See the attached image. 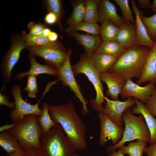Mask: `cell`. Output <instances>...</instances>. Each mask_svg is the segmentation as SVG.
<instances>
[{"instance_id":"obj_1","label":"cell","mask_w":156,"mask_h":156,"mask_svg":"<svg viewBox=\"0 0 156 156\" xmlns=\"http://www.w3.org/2000/svg\"><path fill=\"white\" fill-rule=\"evenodd\" d=\"M49 112L52 120L61 126L68 140L76 150H83L87 148L86 127L72 103L49 105Z\"/></svg>"},{"instance_id":"obj_2","label":"cell","mask_w":156,"mask_h":156,"mask_svg":"<svg viewBox=\"0 0 156 156\" xmlns=\"http://www.w3.org/2000/svg\"><path fill=\"white\" fill-rule=\"evenodd\" d=\"M151 48L134 44L127 48L107 71L127 80L141 77Z\"/></svg>"},{"instance_id":"obj_3","label":"cell","mask_w":156,"mask_h":156,"mask_svg":"<svg viewBox=\"0 0 156 156\" xmlns=\"http://www.w3.org/2000/svg\"><path fill=\"white\" fill-rule=\"evenodd\" d=\"M39 116L27 115L14 122V127L6 131L16 138L25 151L31 148L41 149L40 140L44 135L38 121Z\"/></svg>"},{"instance_id":"obj_4","label":"cell","mask_w":156,"mask_h":156,"mask_svg":"<svg viewBox=\"0 0 156 156\" xmlns=\"http://www.w3.org/2000/svg\"><path fill=\"white\" fill-rule=\"evenodd\" d=\"M122 118L125 125L122 137L116 144L108 145L105 149L107 153H109L119 148L126 142L135 140L150 142V132L142 114H140L138 116L134 115L130 108L125 111Z\"/></svg>"},{"instance_id":"obj_5","label":"cell","mask_w":156,"mask_h":156,"mask_svg":"<svg viewBox=\"0 0 156 156\" xmlns=\"http://www.w3.org/2000/svg\"><path fill=\"white\" fill-rule=\"evenodd\" d=\"M64 132L61 126L57 124L43 135L40 142L43 156H72L77 152Z\"/></svg>"},{"instance_id":"obj_6","label":"cell","mask_w":156,"mask_h":156,"mask_svg":"<svg viewBox=\"0 0 156 156\" xmlns=\"http://www.w3.org/2000/svg\"><path fill=\"white\" fill-rule=\"evenodd\" d=\"M72 68L75 76L80 73L84 74L92 83L95 90L96 96L94 99H91L90 104L96 111L99 112L101 111L103 108L102 104L105 103V96L103 93L104 88L100 79V73L94 69L90 58L85 54L81 55L79 61L72 65Z\"/></svg>"},{"instance_id":"obj_7","label":"cell","mask_w":156,"mask_h":156,"mask_svg":"<svg viewBox=\"0 0 156 156\" xmlns=\"http://www.w3.org/2000/svg\"><path fill=\"white\" fill-rule=\"evenodd\" d=\"M25 31L20 34H12L11 38L10 48L2 59L0 70L3 76L0 91L5 90V84L11 81L14 67L18 61L21 53L26 45L24 38Z\"/></svg>"},{"instance_id":"obj_8","label":"cell","mask_w":156,"mask_h":156,"mask_svg":"<svg viewBox=\"0 0 156 156\" xmlns=\"http://www.w3.org/2000/svg\"><path fill=\"white\" fill-rule=\"evenodd\" d=\"M72 50L69 48L67 51L68 54L64 64L58 70L56 81H61L62 84L68 87L71 91L74 93L82 105V108L85 114L88 113L87 105L88 102L85 98L79 86L77 83L70 62V57Z\"/></svg>"},{"instance_id":"obj_9","label":"cell","mask_w":156,"mask_h":156,"mask_svg":"<svg viewBox=\"0 0 156 156\" xmlns=\"http://www.w3.org/2000/svg\"><path fill=\"white\" fill-rule=\"evenodd\" d=\"M21 91V87L19 85H16L12 87L11 93L14 99L15 107L10 111V116L13 122L27 115L34 114L40 116L42 113V109L39 107L40 101L35 104L27 103L23 98Z\"/></svg>"},{"instance_id":"obj_10","label":"cell","mask_w":156,"mask_h":156,"mask_svg":"<svg viewBox=\"0 0 156 156\" xmlns=\"http://www.w3.org/2000/svg\"><path fill=\"white\" fill-rule=\"evenodd\" d=\"M25 49L28 51L29 53L42 58L46 64L57 70L61 68L68 54L66 49L29 46L26 47Z\"/></svg>"},{"instance_id":"obj_11","label":"cell","mask_w":156,"mask_h":156,"mask_svg":"<svg viewBox=\"0 0 156 156\" xmlns=\"http://www.w3.org/2000/svg\"><path fill=\"white\" fill-rule=\"evenodd\" d=\"M98 116L100 120L101 129L99 145L104 146L107 139L111 140L113 145L116 144L122 137L124 128L113 122L103 110L99 112Z\"/></svg>"},{"instance_id":"obj_12","label":"cell","mask_w":156,"mask_h":156,"mask_svg":"<svg viewBox=\"0 0 156 156\" xmlns=\"http://www.w3.org/2000/svg\"><path fill=\"white\" fill-rule=\"evenodd\" d=\"M105 107L103 111L110 119L117 124L122 126L124 123L122 118L125 111L135 104L133 97L129 96L124 101L110 100L105 96Z\"/></svg>"},{"instance_id":"obj_13","label":"cell","mask_w":156,"mask_h":156,"mask_svg":"<svg viewBox=\"0 0 156 156\" xmlns=\"http://www.w3.org/2000/svg\"><path fill=\"white\" fill-rule=\"evenodd\" d=\"M156 88L154 84L151 82H149L146 86L141 87L133 82L131 79H129L121 90L120 94L123 98L132 96L145 103Z\"/></svg>"},{"instance_id":"obj_14","label":"cell","mask_w":156,"mask_h":156,"mask_svg":"<svg viewBox=\"0 0 156 156\" xmlns=\"http://www.w3.org/2000/svg\"><path fill=\"white\" fill-rule=\"evenodd\" d=\"M100 79L107 86V90L106 92L107 95L113 100H119V95L127 80L116 74L108 71L101 73Z\"/></svg>"},{"instance_id":"obj_15","label":"cell","mask_w":156,"mask_h":156,"mask_svg":"<svg viewBox=\"0 0 156 156\" xmlns=\"http://www.w3.org/2000/svg\"><path fill=\"white\" fill-rule=\"evenodd\" d=\"M132 8L135 16V25L136 34L135 44L146 46L151 49L154 46L155 42L149 37L146 29L141 18L143 12L136 5L134 0H131Z\"/></svg>"},{"instance_id":"obj_16","label":"cell","mask_w":156,"mask_h":156,"mask_svg":"<svg viewBox=\"0 0 156 156\" xmlns=\"http://www.w3.org/2000/svg\"><path fill=\"white\" fill-rule=\"evenodd\" d=\"M98 22L101 24L105 20L111 21L119 26L125 22L118 14L115 5L109 0H98Z\"/></svg>"},{"instance_id":"obj_17","label":"cell","mask_w":156,"mask_h":156,"mask_svg":"<svg viewBox=\"0 0 156 156\" xmlns=\"http://www.w3.org/2000/svg\"><path fill=\"white\" fill-rule=\"evenodd\" d=\"M69 34L83 46L85 54L88 58L94 53L102 41L101 37L97 35L81 34L77 32Z\"/></svg>"},{"instance_id":"obj_18","label":"cell","mask_w":156,"mask_h":156,"mask_svg":"<svg viewBox=\"0 0 156 156\" xmlns=\"http://www.w3.org/2000/svg\"><path fill=\"white\" fill-rule=\"evenodd\" d=\"M147 81L156 83V41L151 49L141 76L136 83L140 85Z\"/></svg>"},{"instance_id":"obj_19","label":"cell","mask_w":156,"mask_h":156,"mask_svg":"<svg viewBox=\"0 0 156 156\" xmlns=\"http://www.w3.org/2000/svg\"><path fill=\"white\" fill-rule=\"evenodd\" d=\"M30 64V67L27 72L20 73L15 77L17 80H20L25 77L31 75L37 76L41 74H47L57 76V70L46 64H41L36 60L35 56L29 53L27 55Z\"/></svg>"},{"instance_id":"obj_20","label":"cell","mask_w":156,"mask_h":156,"mask_svg":"<svg viewBox=\"0 0 156 156\" xmlns=\"http://www.w3.org/2000/svg\"><path fill=\"white\" fill-rule=\"evenodd\" d=\"M133 98L136 105L131 109V111L133 114L143 115L150 134V144H155L156 143V118L150 114L142 102Z\"/></svg>"},{"instance_id":"obj_21","label":"cell","mask_w":156,"mask_h":156,"mask_svg":"<svg viewBox=\"0 0 156 156\" xmlns=\"http://www.w3.org/2000/svg\"><path fill=\"white\" fill-rule=\"evenodd\" d=\"M119 27L116 41L126 49L135 44L136 40L135 24L124 22Z\"/></svg>"},{"instance_id":"obj_22","label":"cell","mask_w":156,"mask_h":156,"mask_svg":"<svg viewBox=\"0 0 156 156\" xmlns=\"http://www.w3.org/2000/svg\"><path fill=\"white\" fill-rule=\"evenodd\" d=\"M90 59L94 69L100 73L107 71L118 59L106 54L94 53Z\"/></svg>"},{"instance_id":"obj_23","label":"cell","mask_w":156,"mask_h":156,"mask_svg":"<svg viewBox=\"0 0 156 156\" xmlns=\"http://www.w3.org/2000/svg\"><path fill=\"white\" fill-rule=\"evenodd\" d=\"M24 38L26 47H37L66 49L63 44L57 40L55 42L50 41L48 37L42 35L33 36L26 34L25 31Z\"/></svg>"},{"instance_id":"obj_24","label":"cell","mask_w":156,"mask_h":156,"mask_svg":"<svg viewBox=\"0 0 156 156\" xmlns=\"http://www.w3.org/2000/svg\"><path fill=\"white\" fill-rule=\"evenodd\" d=\"M73 7L72 12L66 23L68 25H76L83 21L85 12V1L83 0L70 1Z\"/></svg>"},{"instance_id":"obj_25","label":"cell","mask_w":156,"mask_h":156,"mask_svg":"<svg viewBox=\"0 0 156 156\" xmlns=\"http://www.w3.org/2000/svg\"><path fill=\"white\" fill-rule=\"evenodd\" d=\"M126 49L116 41H102L94 53L106 54L118 59Z\"/></svg>"},{"instance_id":"obj_26","label":"cell","mask_w":156,"mask_h":156,"mask_svg":"<svg viewBox=\"0 0 156 156\" xmlns=\"http://www.w3.org/2000/svg\"><path fill=\"white\" fill-rule=\"evenodd\" d=\"M101 24L99 34L102 41H116L119 27L109 20L104 21Z\"/></svg>"},{"instance_id":"obj_27","label":"cell","mask_w":156,"mask_h":156,"mask_svg":"<svg viewBox=\"0 0 156 156\" xmlns=\"http://www.w3.org/2000/svg\"><path fill=\"white\" fill-rule=\"evenodd\" d=\"M0 146L8 154L22 148L16 138L7 131L0 133Z\"/></svg>"},{"instance_id":"obj_28","label":"cell","mask_w":156,"mask_h":156,"mask_svg":"<svg viewBox=\"0 0 156 156\" xmlns=\"http://www.w3.org/2000/svg\"><path fill=\"white\" fill-rule=\"evenodd\" d=\"M100 26L97 23H89L82 21L77 24L68 25L65 29L67 34L78 31L86 32L90 34L97 35L99 34Z\"/></svg>"},{"instance_id":"obj_29","label":"cell","mask_w":156,"mask_h":156,"mask_svg":"<svg viewBox=\"0 0 156 156\" xmlns=\"http://www.w3.org/2000/svg\"><path fill=\"white\" fill-rule=\"evenodd\" d=\"M147 143L139 140L135 142L129 143L127 146L123 145L119 148L124 154H127L129 156H143Z\"/></svg>"},{"instance_id":"obj_30","label":"cell","mask_w":156,"mask_h":156,"mask_svg":"<svg viewBox=\"0 0 156 156\" xmlns=\"http://www.w3.org/2000/svg\"><path fill=\"white\" fill-rule=\"evenodd\" d=\"M49 105L48 103L45 102L42 104V113L38 120L44 135L48 133L57 124L51 119L49 112Z\"/></svg>"},{"instance_id":"obj_31","label":"cell","mask_w":156,"mask_h":156,"mask_svg":"<svg viewBox=\"0 0 156 156\" xmlns=\"http://www.w3.org/2000/svg\"><path fill=\"white\" fill-rule=\"evenodd\" d=\"M85 12L83 21L96 23L99 19L98 0H86Z\"/></svg>"},{"instance_id":"obj_32","label":"cell","mask_w":156,"mask_h":156,"mask_svg":"<svg viewBox=\"0 0 156 156\" xmlns=\"http://www.w3.org/2000/svg\"><path fill=\"white\" fill-rule=\"evenodd\" d=\"M44 4L49 12L54 13L57 18V23L61 31H63L62 19L63 14L62 1L60 0H46Z\"/></svg>"},{"instance_id":"obj_33","label":"cell","mask_w":156,"mask_h":156,"mask_svg":"<svg viewBox=\"0 0 156 156\" xmlns=\"http://www.w3.org/2000/svg\"><path fill=\"white\" fill-rule=\"evenodd\" d=\"M140 17L149 37L155 42L156 41V13L149 17L145 16L142 14Z\"/></svg>"},{"instance_id":"obj_34","label":"cell","mask_w":156,"mask_h":156,"mask_svg":"<svg viewBox=\"0 0 156 156\" xmlns=\"http://www.w3.org/2000/svg\"><path fill=\"white\" fill-rule=\"evenodd\" d=\"M118 5L122 14V18L125 22H130L135 24L134 19L133 12L129 4L128 0H114Z\"/></svg>"},{"instance_id":"obj_35","label":"cell","mask_w":156,"mask_h":156,"mask_svg":"<svg viewBox=\"0 0 156 156\" xmlns=\"http://www.w3.org/2000/svg\"><path fill=\"white\" fill-rule=\"evenodd\" d=\"M27 76V83L24 90L28 92V96L30 98H35L39 90L37 83V76L29 75Z\"/></svg>"},{"instance_id":"obj_36","label":"cell","mask_w":156,"mask_h":156,"mask_svg":"<svg viewBox=\"0 0 156 156\" xmlns=\"http://www.w3.org/2000/svg\"><path fill=\"white\" fill-rule=\"evenodd\" d=\"M29 31V34L33 36L42 35L44 29L47 27V26L41 23L31 22L28 25Z\"/></svg>"},{"instance_id":"obj_37","label":"cell","mask_w":156,"mask_h":156,"mask_svg":"<svg viewBox=\"0 0 156 156\" xmlns=\"http://www.w3.org/2000/svg\"><path fill=\"white\" fill-rule=\"evenodd\" d=\"M145 103V107L150 114L153 116L156 117V88Z\"/></svg>"},{"instance_id":"obj_38","label":"cell","mask_w":156,"mask_h":156,"mask_svg":"<svg viewBox=\"0 0 156 156\" xmlns=\"http://www.w3.org/2000/svg\"><path fill=\"white\" fill-rule=\"evenodd\" d=\"M0 105L5 106L12 110L14 109L15 107V101L9 102V96L1 91H0Z\"/></svg>"},{"instance_id":"obj_39","label":"cell","mask_w":156,"mask_h":156,"mask_svg":"<svg viewBox=\"0 0 156 156\" xmlns=\"http://www.w3.org/2000/svg\"><path fill=\"white\" fill-rule=\"evenodd\" d=\"M44 21L46 24L52 25L57 23V18L56 16L53 13L49 12L45 16Z\"/></svg>"},{"instance_id":"obj_40","label":"cell","mask_w":156,"mask_h":156,"mask_svg":"<svg viewBox=\"0 0 156 156\" xmlns=\"http://www.w3.org/2000/svg\"><path fill=\"white\" fill-rule=\"evenodd\" d=\"M24 156H43L40 150L35 148H31L25 150Z\"/></svg>"},{"instance_id":"obj_41","label":"cell","mask_w":156,"mask_h":156,"mask_svg":"<svg viewBox=\"0 0 156 156\" xmlns=\"http://www.w3.org/2000/svg\"><path fill=\"white\" fill-rule=\"evenodd\" d=\"M147 156H156V143L146 148L144 151Z\"/></svg>"},{"instance_id":"obj_42","label":"cell","mask_w":156,"mask_h":156,"mask_svg":"<svg viewBox=\"0 0 156 156\" xmlns=\"http://www.w3.org/2000/svg\"><path fill=\"white\" fill-rule=\"evenodd\" d=\"M136 1L142 8L151 9V4L150 0H137Z\"/></svg>"},{"instance_id":"obj_43","label":"cell","mask_w":156,"mask_h":156,"mask_svg":"<svg viewBox=\"0 0 156 156\" xmlns=\"http://www.w3.org/2000/svg\"><path fill=\"white\" fill-rule=\"evenodd\" d=\"M25 150L22 148L11 153L8 154L7 156H24Z\"/></svg>"},{"instance_id":"obj_44","label":"cell","mask_w":156,"mask_h":156,"mask_svg":"<svg viewBox=\"0 0 156 156\" xmlns=\"http://www.w3.org/2000/svg\"><path fill=\"white\" fill-rule=\"evenodd\" d=\"M58 36L57 33L52 31L48 38L49 40L52 42H55L57 41Z\"/></svg>"},{"instance_id":"obj_45","label":"cell","mask_w":156,"mask_h":156,"mask_svg":"<svg viewBox=\"0 0 156 156\" xmlns=\"http://www.w3.org/2000/svg\"><path fill=\"white\" fill-rule=\"evenodd\" d=\"M15 125V122L10 124H6L0 127V132L1 133L12 128Z\"/></svg>"},{"instance_id":"obj_46","label":"cell","mask_w":156,"mask_h":156,"mask_svg":"<svg viewBox=\"0 0 156 156\" xmlns=\"http://www.w3.org/2000/svg\"><path fill=\"white\" fill-rule=\"evenodd\" d=\"M108 156H124L120 148H118L117 152L114 150L109 153Z\"/></svg>"},{"instance_id":"obj_47","label":"cell","mask_w":156,"mask_h":156,"mask_svg":"<svg viewBox=\"0 0 156 156\" xmlns=\"http://www.w3.org/2000/svg\"><path fill=\"white\" fill-rule=\"evenodd\" d=\"M51 31L49 28L47 27L44 29L42 35L44 37H48Z\"/></svg>"},{"instance_id":"obj_48","label":"cell","mask_w":156,"mask_h":156,"mask_svg":"<svg viewBox=\"0 0 156 156\" xmlns=\"http://www.w3.org/2000/svg\"><path fill=\"white\" fill-rule=\"evenodd\" d=\"M151 9L153 13H156V0H154L153 1Z\"/></svg>"},{"instance_id":"obj_49","label":"cell","mask_w":156,"mask_h":156,"mask_svg":"<svg viewBox=\"0 0 156 156\" xmlns=\"http://www.w3.org/2000/svg\"><path fill=\"white\" fill-rule=\"evenodd\" d=\"M72 156H80L79 154L77 152H75L73 154Z\"/></svg>"},{"instance_id":"obj_50","label":"cell","mask_w":156,"mask_h":156,"mask_svg":"<svg viewBox=\"0 0 156 156\" xmlns=\"http://www.w3.org/2000/svg\"><path fill=\"white\" fill-rule=\"evenodd\" d=\"M154 85H155V86L156 87V83Z\"/></svg>"}]
</instances>
